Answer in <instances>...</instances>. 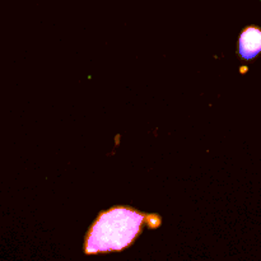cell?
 <instances>
[{
    "label": "cell",
    "instance_id": "obj_1",
    "mask_svg": "<svg viewBox=\"0 0 261 261\" xmlns=\"http://www.w3.org/2000/svg\"><path fill=\"white\" fill-rule=\"evenodd\" d=\"M152 222H161V218L127 206H115L102 212L88 229L84 252L97 255L122 251L137 240L145 224L155 228Z\"/></svg>",
    "mask_w": 261,
    "mask_h": 261
},
{
    "label": "cell",
    "instance_id": "obj_2",
    "mask_svg": "<svg viewBox=\"0 0 261 261\" xmlns=\"http://www.w3.org/2000/svg\"><path fill=\"white\" fill-rule=\"evenodd\" d=\"M240 55L246 60L254 59L261 53V30L251 25L247 27L240 36L239 43Z\"/></svg>",
    "mask_w": 261,
    "mask_h": 261
}]
</instances>
